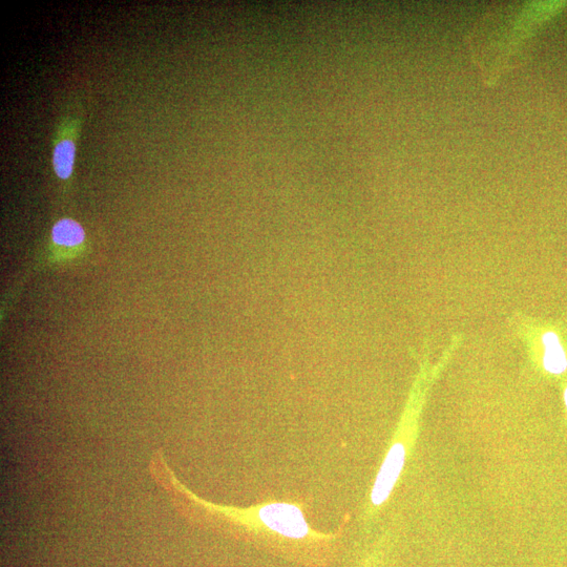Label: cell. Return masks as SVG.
<instances>
[{
	"label": "cell",
	"mask_w": 567,
	"mask_h": 567,
	"mask_svg": "<svg viewBox=\"0 0 567 567\" xmlns=\"http://www.w3.org/2000/svg\"><path fill=\"white\" fill-rule=\"evenodd\" d=\"M361 567H375V564H374V562H368Z\"/></svg>",
	"instance_id": "obj_7"
},
{
	"label": "cell",
	"mask_w": 567,
	"mask_h": 567,
	"mask_svg": "<svg viewBox=\"0 0 567 567\" xmlns=\"http://www.w3.org/2000/svg\"><path fill=\"white\" fill-rule=\"evenodd\" d=\"M531 6L494 7L480 19L470 34L469 47L483 79L488 84L508 70L518 66L521 54L537 16L529 13Z\"/></svg>",
	"instance_id": "obj_2"
},
{
	"label": "cell",
	"mask_w": 567,
	"mask_h": 567,
	"mask_svg": "<svg viewBox=\"0 0 567 567\" xmlns=\"http://www.w3.org/2000/svg\"><path fill=\"white\" fill-rule=\"evenodd\" d=\"M82 120L75 115L62 117L56 126L52 141V166L55 176L69 182L75 172L77 146Z\"/></svg>",
	"instance_id": "obj_4"
},
{
	"label": "cell",
	"mask_w": 567,
	"mask_h": 567,
	"mask_svg": "<svg viewBox=\"0 0 567 567\" xmlns=\"http://www.w3.org/2000/svg\"><path fill=\"white\" fill-rule=\"evenodd\" d=\"M86 230L74 219L63 218L57 221L51 233L52 241L62 247H77L86 241Z\"/></svg>",
	"instance_id": "obj_6"
},
{
	"label": "cell",
	"mask_w": 567,
	"mask_h": 567,
	"mask_svg": "<svg viewBox=\"0 0 567 567\" xmlns=\"http://www.w3.org/2000/svg\"><path fill=\"white\" fill-rule=\"evenodd\" d=\"M417 408L410 404L378 471L371 492L370 510L381 509L392 495L401 478L417 432Z\"/></svg>",
	"instance_id": "obj_3"
},
{
	"label": "cell",
	"mask_w": 567,
	"mask_h": 567,
	"mask_svg": "<svg viewBox=\"0 0 567 567\" xmlns=\"http://www.w3.org/2000/svg\"><path fill=\"white\" fill-rule=\"evenodd\" d=\"M564 403H565V406H566V408H567V388H566V390H565V392H564Z\"/></svg>",
	"instance_id": "obj_8"
},
{
	"label": "cell",
	"mask_w": 567,
	"mask_h": 567,
	"mask_svg": "<svg viewBox=\"0 0 567 567\" xmlns=\"http://www.w3.org/2000/svg\"><path fill=\"white\" fill-rule=\"evenodd\" d=\"M149 470L178 513L204 527L246 538L292 558L315 562L318 558L324 562L338 540L333 534L313 530L299 502L271 500L237 508L202 499L178 479L161 449L152 455Z\"/></svg>",
	"instance_id": "obj_1"
},
{
	"label": "cell",
	"mask_w": 567,
	"mask_h": 567,
	"mask_svg": "<svg viewBox=\"0 0 567 567\" xmlns=\"http://www.w3.org/2000/svg\"><path fill=\"white\" fill-rule=\"evenodd\" d=\"M543 356L542 364L546 371L560 375L567 369V355L557 333L545 332L541 338Z\"/></svg>",
	"instance_id": "obj_5"
}]
</instances>
